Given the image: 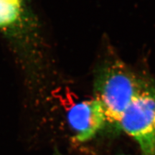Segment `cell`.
Here are the masks:
<instances>
[{"label":"cell","mask_w":155,"mask_h":155,"mask_svg":"<svg viewBox=\"0 0 155 155\" xmlns=\"http://www.w3.org/2000/svg\"><path fill=\"white\" fill-rule=\"evenodd\" d=\"M67 118L75 140L80 142L94 138L107 121L102 104L95 98L75 104Z\"/></svg>","instance_id":"cell-3"},{"label":"cell","mask_w":155,"mask_h":155,"mask_svg":"<svg viewBox=\"0 0 155 155\" xmlns=\"http://www.w3.org/2000/svg\"><path fill=\"white\" fill-rule=\"evenodd\" d=\"M23 0H0V28L17 22L22 9Z\"/></svg>","instance_id":"cell-4"},{"label":"cell","mask_w":155,"mask_h":155,"mask_svg":"<svg viewBox=\"0 0 155 155\" xmlns=\"http://www.w3.org/2000/svg\"><path fill=\"white\" fill-rule=\"evenodd\" d=\"M119 125L138 143L143 155H155V83H146Z\"/></svg>","instance_id":"cell-2"},{"label":"cell","mask_w":155,"mask_h":155,"mask_svg":"<svg viewBox=\"0 0 155 155\" xmlns=\"http://www.w3.org/2000/svg\"><path fill=\"white\" fill-rule=\"evenodd\" d=\"M146 83L121 61L103 64L95 75L94 94L102 104L107 121L119 124L126 109Z\"/></svg>","instance_id":"cell-1"},{"label":"cell","mask_w":155,"mask_h":155,"mask_svg":"<svg viewBox=\"0 0 155 155\" xmlns=\"http://www.w3.org/2000/svg\"><path fill=\"white\" fill-rule=\"evenodd\" d=\"M123 155H126V154H123Z\"/></svg>","instance_id":"cell-5"}]
</instances>
